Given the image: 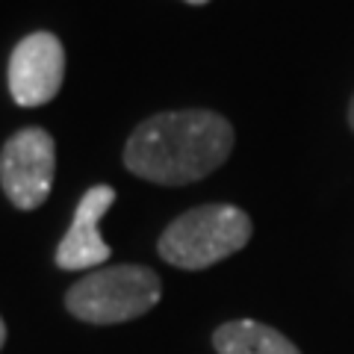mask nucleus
Segmentation results:
<instances>
[{"label": "nucleus", "instance_id": "1", "mask_svg": "<svg viewBox=\"0 0 354 354\" xmlns=\"http://www.w3.org/2000/svg\"><path fill=\"white\" fill-rule=\"evenodd\" d=\"M234 127L213 109L160 113L130 133L124 165L160 186L195 183L230 157Z\"/></svg>", "mask_w": 354, "mask_h": 354}, {"label": "nucleus", "instance_id": "2", "mask_svg": "<svg viewBox=\"0 0 354 354\" xmlns=\"http://www.w3.org/2000/svg\"><path fill=\"white\" fill-rule=\"evenodd\" d=\"M254 234L248 213L234 204H204L174 218L160 236V257L186 272L207 269L248 245Z\"/></svg>", "mask_w": 354, "mask_h": 354}, {"label": "nucleus", "instance_id": "3", "mask_svg": "<svg viewBox=\"0 0 354 354\" xmlns=\"http://www.w3.org/2000/svg\"><path fill=\"white\" fill-rule=\"evenodd\" d=\"M162 283L148 266H109L80 278L65 292V307L88 325H121L157 307Z\"/></svg>", "mask_w": 354, "mask_h": 354}, {"label": "nucleus", "instance_id": "4", "mask_svg": "<svg viewBox=\"0 0 354 354\" xmlns=\"http://www.w3.org/2000/svg\"><path fill=\"white\" fill-rule=\"evenodd\" d=\"M53 171H57V145L41 127H24L0 151V186L18 209H36L48 201Z\"/></svg>", "mask_w": 354, "mask_h": 354}, {"label": "nucleus", "instance_id": "5", "mask_svg": "<svg viewBox=\"0 0 354 354\" xmlns=\"http://www.w3.org/2000/svg\"><path fill=\"white\" fill-rule=\"evenodd\" d=\"M65 77V50L53 32H32L12 50L9 92L21 106H41L57 97Z\"/></svg>", "mask_w": 354, "mask_h": 354}, {"label": "nucleus", "instance_id": "6", "mask_svg": "<svg viewBox=\"0 0 354 354\" xmlns=\"http://www.w3.org/2000/svg\"><path fill=\"white\" fill-rule=\"evenodd\" d=\"M113 201H115V189L106 186V183L92 186V189L80 198L68 234H65V239L57 248V266L59 269L86 272V269H95V266H104L109 260L113 248L104 242L97 225H101L104 213H109Z\"/></svg>", "mask_w": 354, "mask_h": 354}, {"label": "nucleus", "instance_id": "7", "mask_svg": "<svg viewBox=\"0 0 354 354\" xmlns=\"http://www.w3.org/2000/svg\"><path fill=\"white\" fill-rule=\"evenodd\" d=\"M213 346L218 354H301L281 330L254 319H236L216 328Z\"/></svg>", "mask_w": 354, "mask_h": 354}, {"label": "nucleus", "instance_id": "8", "mask_svg": "<svg viewBox=\"0 0 354 354\" xmlns=\"http://www.w3.org/2000/svg\"><path fill=\"white\" fill-rule=\"evenodd\" d=\"M3 342H6V325H3V319H0V348H3Z\"/></svg>", "mask_w": 354, "mask_h": 354}, {"label": "nucleus", "instance_id": "9", "mask_svg": "<svg viewBox=\"0 0 354 354\" xmlns=\"http://www.w3.org/2000/svg\"><path fill=\"white\" fill-rule=\"evenodd\" d=\"M348 124H351V130H354V97H351V104H348Z\"/></svg>", "mask_w": 354, "mask_h": 354}, {"label": "nucleus", "instance_id": "10", "mask_svg": "<svg viewBox=\"0 0 354 354\" xmlns=\"http://www.w3.org/2000/svg\"><path fill=\"white\" fill-rule=\"evenodd\" d=\"M186 3H195L198 6V3H209V0H186Z\"/></svg>", "mask_w": 354, "mask_h": 354}]
</instances>
